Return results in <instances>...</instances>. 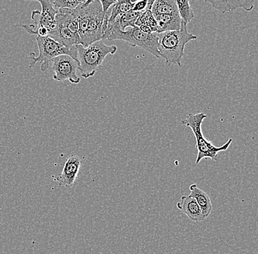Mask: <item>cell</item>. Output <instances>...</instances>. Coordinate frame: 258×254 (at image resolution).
Instances as JSON below:
<instances>
[{
	"label": "cell",
	"instance_id": "1",
	"mask_svg": "<svg viewBox=\"0 0 258 254\" xmlns=\"http://www.w3.org/2000/svg\"><path fill=\"white\" fill-rule=\"evenodd\" d=\"M157 35L158 51L160 57L165 60L166 65L175 64L179 67L181 66L184 56L185 45L198 39L196 35L188 33L187 25L183 22L180 30L164 32Z\"/></svg>",
	"mask_w": 258,
	"mask_h": 254
},
{
	"label": "cell",
	"instance_id": "2",
	"mask_svg": "<svg viewBox=\"0 0 258 254\" xmlns=\"http://www.w3.org/2000/svg\"><path fill=\"white\" fill-rule=\"evenodd\" d=\"M77 49L80 71L85 78L93 76L102 67L105 57L114 55L117 51V46H107L102 41L95 42L87 48L79 45Z\"/></svg>",
	"mask_w": 258,
	"mask_h": 254
},
{
	"label": "cell",
	"instance_id": "3",
	"mask_svg": "<svg viewBox=\"0 0 258 254\" xmlns=\"http://www.w3.org/2000/svg\"><path fill=\"white\" fill-rule=\"evenodd\" d=\"M57 11L55 28L48 33V37L68 49H74L81 45L78 20L74 10L62 9Z\"/></svg>",
	"mask_w": 258,
	"mask_h": 254
},
{
	"label": "cell",
	"instance_id": "4",
	"mask_svg": "<svg viewBox=\"0 0 258 254\" xmlns=\"http://www.w3.org/2000/svg\"><path fill=\"white\" fill-rule=\"evenodd\" d=\"M207 118V115L203 112L198 114H189L185 120L181 122L185 126L191 128L196 139V147L198 149V157L195 163L199 164L203 159L210 158L212 160H217L219 152L227 150L233 142V139L228 141L221 147H216L211 141L205 138L202 131V124L203 120Z\"/></svg>",
	"mask_w": 258,
	"mask_h": 254
},
{
	"label": "cell",
	"instance_id": "5",
	"mask_svg": "<svg viewBox=\"0 0 258 254\" xmlns=\"http://www.w3.org/2000/svg\"><path fill=\"white\" fill-rule=\"evenodd\" d=\"M36 41L39 54L38 56H35L33 52L30 54V67H34L38 62H40L42 71H46L51 60L61 55H69L78 61L77 47L72 49H68L48 36H37Z\"/></svg>",
	"mask_w": 258,
	"mask_h": 254
},
{
	"label": "cell",
	"instance_id": "6",
	"mask_svg": "<svg viewBox=\"0 0 258 254\" xmlns=\"http://www.w3.org/2000/svg\"><path fill=\"white\" fill-rule=\"evenodd\" d=\"M107 40H119L126 42L132 47L144 49L154 57L160 59L158 51L157 33H145L139 27H128L125 32L112 31Z\"/></svg>",
	"mask_w": 258,
	"mask_h": 254
},
{
	"label": "cell",
	"instance_id": "7",
	"mask_svg": "<svg viewBox=\"0 0 258 254\" xmlns=\"http://www.w3.org/2000/svg\"><path fill=\"white\" fill-rule=\"evenodd\" d=\"M105 14L99 0H91L88 6V23L86 36L82 46L88 47L96 41H102Z\"/></svg>",
	"mask_w": 258,
	"mask_h": 254
},
{
	"label": "cell",
	"instance_id": "8",
	"mask_svg": "<svg viewBox=\"0 0 258 254\" xmlns=\"http://www.w3.org/2000/svg\"><path fill=\"white\" fill-rule=\"evenodd\" d=\"M51 70L54 71L53 78L55 81L63 82L69 80L72 83H79L80 78L77 75L80 70L79 61L69 55H61L51 60Z\"/></svg>",
	"mask_w": 258,
	"mask_h": 254
},
{
	"label": "cell",
	"instance_id": "9",
	"mask_svg": "<svg viewBox=\"0 0 258 254\" xmlns=\"http://www.w3.org/2000/svg\"><path fill=\"white\" fill-rule=\"evenodd\" d=\"M41 6V11H33L32 14V19L35 20L36 25H30L32 28H40L43 27L48 30V33L54 30L56 27V16L57 10L54 9L51 2L48 0H39L38 1Z\"/></svg>",
	"mask_w": 258,
	"mask_h": 254
},
{
	"label": "cell",
	"instance_id": "10",
	"mask_svg": "<svg viewBox=\"0 0 258 254\" xmlns=\"http://www.w3.org/2000/svg\"><path fill=\"white\" fill-rule=\"evenodd\" d=\"M82 163V160L80 157L74 155H71L66 160L62 173L57 176H52V178L58 183L59 186L72 188L80 173Z\"/></svg>",
	"mask_w": 258,
	"mask_h": 254
},
{
	"label": "cell",
	"instance_id": "11",
	"mask_svg": "<svg viewBox=\"0 0 258 254\" xmlns=\"http://www.w3.org/2000/svg\"><path fill=\"white\" fill-rule=\"evenodd\" d=\"M143 12L131 11L125 13L121 17L117 18L115 22L112 25L107 27L103 37V40L108 39L112 31L125 32L127 27H135L137 19L143 14Z\"/></svg>",
	"mask_w": 258,
	"mask_h": 254
},
{
	"label": "cell",
	"instance_id": "12",
	"mask_svg": "<svg viewBox=\"0 0 258 254\" xmlns=\"http://www.w3.org/2000/svg\"><path fill=\"white\" fill-rule=\"evenodd\" d=\"M177 208L185 214L191 221L201 222L206 220L198 202L190 194L180 198L177 203Z\"/></svg>",
	"mask_w": 258,
	"mask_h": 254
},
{
	"label": "cell",
	"instance_id": "13",
	"mask_svg": "<svg viewBox=\"0 0 258 254\" xmlns=\"http://www.w3.org/2000/svg\"><path fill=\"white\" fill-rule=\"evenodd\" d=\"M206 3L211 4L214 9L220 11L222 14L226 12L235 11L238 9H244L246 11H252L254 9V0H247V1H215V0H209Z\"/></svg>",
	"mask_w": 258,
	"mask_h": 254
},
{
	"label": "cell",
	"instance_id": "14",
	"mask_svg": "<svg viewBox=\"0 0 258 254\" xmlns=\"http://www.w3.org/2000/svg\"><path fill=\"white\" fill-rule=\"evenodd\" d=\"M158 23L157 33L164 32L175 31L181 28L182 20L179 14L175 15H157L154 17Z\"/></svg>",
	"mask_w": 258,
	"mask_h": 254
},
{
	"label": "cell",
	"instance_id": "15",
	"mask_svg": "<svg viewBox=\"0 0 258 254\" xmlns=\"http://www.w3.org/2000/svg\"><path fill=\"white\" fill-rule=\"evenodd\" d=\"M189 190L191 192L190 195L195 198L198 205L201 207L203 216L206 219H207L212 211V203H211L209 196L208 195L207 193L198 188L196 184L191 185L189 187Z\"/></svg>",
	"mask_w": 258,
	"mask_h": 254
},
{
	"label": "cell",
	"instance_id": "16",
	"mask_svg": "<svg viewBox=\"0 0 258 254\" xmlns=\"http://www.w3.org/2000/svg\"><path fill=\"white\" fill-rule=\"evenodd\" d=\"M153 17L162 14L175 15L179 14L177 3L175 0H156L151 9Z\"/></svg>",
	"mask_w": 258,
	"mask_h": 254
},
{
	"label": "cell",
	"instance_id": "17",
	"mask_svg": "<svg viewBox=\"0 0 258 254\" xmlns=\"http://www.w3.org/2000/svg\"><path fill=\"white\" fill-rule=\"evenodd\" d=\"M136 3L137 2L135 0L134 1L118 0V1L116 2L115 4L113 5L112 9H111L110 17H109V21H108L107 27L112 25L115 22L117 18L121 17L128 11H132Z\"/></svg>",
	"mask_w": 258,
	"mask_h": 254
},
{
	"label": "cell",
	"instance_id": "18",
	"mask_svg": "<svg viewBox=\"0 0 258 254\" xmlns=\"http://www.w3.org/2000/svg\"><path fill=\"white\" fill-rule=\"evenodd\" d=\"M153 3H154V1L148 0L146 9H145L143 14L140 16V18L137 19L136 23H135V27H140L142 25H146L149 27L150 30H151L153 33H157L158 23L154 17H153L152 11H151Z\"/></svg>",
	"mask_w": 258,
	"mask_h": 254
},
{
	"label": "cell",
	"instance_id": "19",
	"mask_svg": "<svg viewBox=\"0 0 258 254\" xmlns=\"http://www.w3.org/2000/svg\"><path fill=\"white\" fill-rule=\"evenodd\" d=\"M179 16L182 22L188 25L195 17L193 10L191 9L188 1H176Z\"/></svg>",
	"mask_w": 258,
	"mask_h": 254
},
{
	"label": "cell",
	"instance_id": "20",
	"mask_svg": "<svg viewBox=\"0 0 258 254\" xmlns=\"http://www.w3.org/2000/svg\"><path fill=\"white\" fill-rule=\"evenodd\" d=\"M52 4L54 9H70L74 10L80 6L84 1L78 0H56V1H50Z\"/></svg>",
	"mask_w": 258,
	"mask_h": 254
},
{
	"label": "cell",
	"instance_id": "21",
	"mask_svg": "<svg viewBox=\"0 0 258 254\" xmlns=\"http://www.w3.org/2000/svg\"><path fill=\"white\" fill-rule=\"evenodd\" d=\"M148 0H143V1L137 2L135 3V7L133 8L132 11H136V12H143L146 9L148 6Z\"/></svg>",
	"mask_w": 258,
	"mask_h": 254
},
{
	"label": "cell",
	"instance_id": "22",
	"mask_svg": "<svg viewBox=\"0 0 258 254\" xmlns=\"http://www.w3.org/2000/svg\"><path fill=\"white\" fill-rule=\"evenodd\" d=\"M100 2H101V6H102L103 12L104 14H106L110 9L111 6L115 4L117 1L116 0H102V1Z\"/></svg>",
	"mask_w": 258,
	"mask_h": 254
},
{
	"label": "cell",
	"instance_id": "23",
	"mask_svg": "<svg viewBox=\"0 0 258 254\" xmlns=\"http://www.w3.org/2000/svg\"><path fill=\"white\" fill-rule=\"evenodd\" d=\"M139 28L140 29V30H141L142 32H143V33H153L152 32H151V30H150L149 27H148V26L146 25H142L140 26Z\"/></svg>",
	"mask_w": 258,
	"mask_h": 254
}]
</instances>
